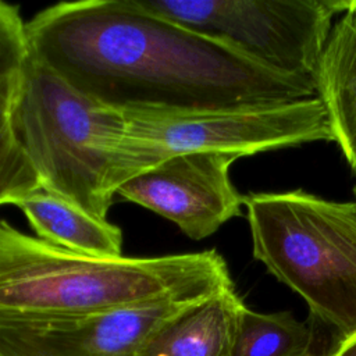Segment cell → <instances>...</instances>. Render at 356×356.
I'll list each match as a JSON object with an SVG mask.
<instances>
[{"instance_id": "1", "label": "cell", "mask_w": 356, "mask_h": 356, "mask_svg": "<svg viewBox=\"0 0 356 356\" xmlns=\"http://www.w3.org/2000/svg\"><path fill=\"white\" fill-rule=\"evenodd\" d=\"M31 54L110 108L217 110L317 96L307 76L277 71L140 0H81L26 22Z\"/></svg>"}, {"instance_id": "2", "label": "cell", "mask_w": 356, "mask_h": 356, "mask_svg": "<svg viewBox=\"0 0 356 356\" xmlns=\"http://www.w3.org/2000/svg\"><path fill=\"white\" fill-rule=\"evenodd\" d=\"M234 288L214 249L96 259L31 236L0 218V314H78Z\"/></svg>"}, {"instance_id": "3", "label": "cell", "mask_w": 356, "mask_h": 356, "mask_svg": "<svg viewBox=\"0 0 356 356\" xmlns=\"http://www.w3.org/2000/svg\"><path fill=\"white\" fill-rule=\"evenodd\" d=\"M252 253L307 305L335 343L356 337V199L302 189L243 197Z\"/></svg>"}, {"instance_id": "4", "label": "cell", "mask_w": 356, "mask_h": 356, "mask_svg": "<svg viewBox=\"0 0 356 356\" xmlns=\"http://www.w3.org/2000/svg\"><path fill=\"white\" fill-rule=\"evenodd\" d=\"M10 120L40 186L107 220L125 114L88 97L31 54L15 82Z\"/></svg>"}, {"instance_id": "5", "label": "cell", "mask_w": 356, "mask_h": 356, "mask_svg": "<svg viewBox=\"0 0 356 356\" xmlns=\"http://www.w3.org/2000/svg\"><path fill=\"white\" fill-rule=\"evenodd\" d=\"M125 114L115 149L114 195L120 185L161 161L185 153L220 152L241 157L260 152L334 142L323 102H298L217 110H143Z\"/></svg>"}, {"instance_id": "6", "label": "cell", "mask_w": 356, "mask_h": 356, "mask_svg": "<svg viewBox=\"0 0 356 356\" xmlns=\"http://www.w3.org/2000/svg\"><path fill=\"white\" fill-rule=\"evenodd\" d=\"M147 8L225 40L285 74L314 79L345 0H140Z\"/></svg>"}, {"instance_id": "7", "label": "cell", "mask_w": 356, "mask_h": 356, "mask_svg": "<svg viewBox=\"0 0 356 356\" xmlns=\"http://www.w3.org/2000/svg\"><path fill=\"white\" fill-rule=\"evenodd\" d=\"M207 299L170 296L78 314H0V356H135L156 328Z\"/></svg>"}, {"instance_id": "8", "label": "cell", "mask_w": 356, "mask_h": 356, "mask_svg": "<svg viewBox=\"0 0 356 356\" xmlns=\"http://www.w3.org/2000/svg\"><path fill=\"white\" fill-rule=\"evenodd\" d=\"M238 154L196 152L170 157L118 186L115 195L172 221L193 241L242 214L243 197L229 178Z\"/></svg>"}, {"instance_id": "9", "label": "cell", "mask_w": 356, "mask_h": 356, "mask_svg": "<svg viewBox=\"0 0 356 356\" xmlns=\"http://www.w3.org/2000/svg\"><path fill=\"white\" fill-rule=\"evenodd\" d=\"M245 306L235 288L227 289L161 324L135 356H231Z\"/></svg>"}, {"instance_id": "10", "label": "cell", "mask_w": 356, "mask_h": 356, "mask_svg": "<svg viewBox=\"0 0 356 356\" xmlns=\"http://www.w3.org/2000/svg\"><path fill=\"white\" fill-rule=\"evenodd\" d=\"M314 82L317 97L328 114L334 142L356 171V0H346L343 13L337 17Z\"/></svg>"}, {"instance_id": "11", "label": "cell", "mask_w": 356, "mask_h": 356, "mask_svg": "<svg viewBox=\"0 0 356 356\" xmlns=\"http://www.w3.org/2000/svg\"><path fill=\"white\" fill-rule=\"evenodd\" d=\"M26 217L38 238L96 259L122 257V231L100 220L43 186L14 203Z\"/></svg>"}, {"instance_id": "12", "label": "cell", "mask_w": 356, "mask_h": 356, "mask_svg": "<svg viewBox=\"0 0 356 356\" xmlns=\"http://www.w3.org/2000/svg\"><path fill=\"white\" fill-rule=\"evenodd\" d=\"M314 343L313 323L291 312L260 313L245 306L231 356H321Z\"/></svg>"}, {"instance_id": "13", "label": "cell", "mask_w": 356, "mask_h": 356, "mask_svg": "<svg viewBox=\"0 0 356 356\" xmlns=\"http://www.w3.org/2000/svg\"><path fill=\"white\" fill-rule=\"evenodd\" d=\"M17 78L0 86V204H13L40 186L39 177L11 128L10 110Z\"/></svg>"}, {"instance_id": "14", "label": "cell", "mask_w": 356, "mask_h": 356, "mask_svg": "<svg viewBox=\"0 0 356 356\" xmlns=\"http://www.w3.org/2000/svg\"><path fill=\"white\" fill-rule=\"evenodd\" d=\"M31 56V47L18 6L0 1V86L14 81Z\"/></svg>"}, {"instance_id": "15", "label": "cell", "mask_w": 356, "mask_h": 356, "mask_svg": "<svg viewBox=\"0 0 356 356\" xmlns=\"http://www.w3.org/2000/svg\"><path fill=\"white\" fill-rule=\"evenodd\" d=\"M328 356H356V337L335 343V346L327 353Z\"/></svg>"}, {"instance_id": "16", "label": "cell", "mask_w": 356, "mask_h": 356, "mask_svg": "<svg viewBox=\"0 0 356 356\" xmlns=\"http://www.w3.org/2000/svg\"><path fill=\"white\" fill-rule=\"evenodd\" d=\"M353 195H355V199H356V185H355V188H353Z\"/></svg>"}, {"instance_id": "17", "label": "cell", "mask_w": 356, "mask_h": 356, "mask_svg": "<svg viewBox=\"0 0 356 356\" xmlns=\"http://www.w3.org/2000/svg\"><path fill=\"white\" fill-rule=\"evenodd\" d=\"M321 356H328V355H327V353H325V355H321Z\"/></svg>"}]
</instances>
